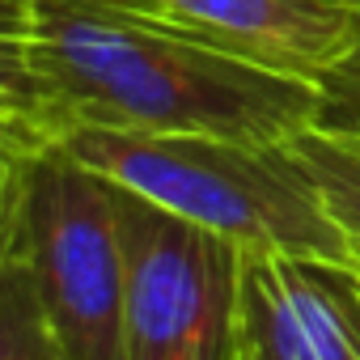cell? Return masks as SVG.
<instances>
[{
	"label": "cell",
	"instance_id": "obj_7",
	"mask_svg": "<svg viewBox=\"0 0 360 360\" xmlns=\"http://www.w3.org/2000/svg\"><path fill=\"white\" fill-rule=\"evenodd\" d=\"M288 157L318 187L326 212L360 255V123L322 115L284 140Z\"/></svg>",
	"mask_w": 360,
	"mask_h": 360
},
{
	"label": "cell",
	"instance_id": "obj_5",
	"mask_svg": "<svg viewBox=\"0 0 360 360\" xmlns=\"http://www.w3.org/2000/svg\"><path fill=\"white\" fill-rule=\"evenodd\" d=\"M106 5L322 89L360 56V0H106Z\"/></svg>",
	"mask_w": 360,
	"mask_h": 360
},
{
	"label": "cell",
	"instance_id": "obj_11",
	"mask_svg": "<svg viewBox=\"0 0 360 360\" xmlns=\"http://www.w3.org/2000/svg\"><path fill=\"white\" fill-rule=\"evenodd\" d=\"M225 360H250V356H246V343H242V326H238V339H233V347H229Z\"/></svg>",
	"mask_w": 360,
	"mask_h": 360
},
{
	"label": "cell",
	"instance_id": "obj_4",
	"mask_svg": "<svg viewBox=\"0 0 360 360\" xmlns=\"http://www.w3.org/2000/svg\"><path fill=\"white\" fill-rule=\"evenodd\" d=\"M127 288V360H225L242 326V250L115 187Z\"/></svg>",
	"mask_w": 360,
	"mask_h": 360
},
{
	"label": "cell",
	"instance_id": "obj_1",
	"mask_svg": "<svg viewBox=\"0 0 360 360\" xmlns=\"http://www.w3.org/2000/svg\"><path fill=\"white\" fill-rule=\"evenodd\" d=\"M322 110V85L106 0H0V157L56 148L77 127L284 144Z\"/></svg>",
	"mask_w": 360,
	"mask_h": 360
},
{
	"label": "cell",
	"instance_id": "obj_13",
	"mask_svg": "<svg viewBox=\"0 0 360 360\" xmlns=\"http://www.w3.org/2000/svg\"><path fill=\"white\" fill-rule=\"evenodd\" d=\"M326 115V110H322ZM335 119H347V123H360V115H335Z\"/></svg>",
	"mask_w": 360,
	"mask_h": 360
},
{
	"label": "cell",
	"instance_id": "obj_12",
	"mask_svg": "<svg viewBox=\"0 0 360 360\" xmlns=\"http://www.w3.org/2000/svg\"><path fill=\"white\" fill-rule=\"evenodd\" d=\"M335 280H339V276H335ZM339 288H343V284H339ZM343 292H347V288H343ZM347 301H352V305H356V314H360V301H356L352 292H347Z\"/></svg>",
	"mask_w": 360,
	"mask_h": 360
},
{
	"label": "cell",
	"instance_id": "obj_6",
	"mask_svg": "<svg viewBox=\"0 0 360 360\" xmlns=\"http://www.w3.org/2000/svg\"><path fill=\"white\" fill-rule=\"evenodd\" d=\"M242 343L250 360H360V314L330 267L242 255Z\"/></svg>",
	"mask_w": 360,
	"mask_h": 360
},
{
	"label": "cell",
	"instance_id": "obj_9",
	"mask_svg": "<svg viewBox=\"0 0 360 360\" xmlns=\"http://www.w3.org/2000/svg\"><path fill=\"white\" fill-rule=\"evenodd\" d=\"M326 115H360V56L326 81Z\"/></svg>",
	"mask_w": 360,
	"mask_h": 360
},
{
	"label": "cell",
	"instance_id": "obj_3",
	"mask_svg": "<svg viewBox=\"0 0 360 360\" xmlns=\"http://www.w3.org/2000/svg\"><path fill=\"white\" fill-rule=\"evenodd\" d=\"M0 259H13L68 360H127L115 183L64 148L0 157Z\"/></svg>",
	"mask_w": 360,
	"mask_h": 360
},
{
	"label": "cell",
	"instance_id": "obj_10",
	"mask_svg": "<svg viewBox=\"0 0 360 360\" xmlns=\"http://www.w3.org/2000/svg\"><path fill=\"white\" fill-rule=\"evenodd\" d=\"M335 276H339V284H343V288L360 301V267H356V271H335Z\"/></svg>",
	"mask_w": 360,
	"mask_h": 360
},
{
	"label": "cell",
	"instance_id": "obj_8",
	"mask_svg": "<svg viewBox=\"0 0 360 360\" xmlns=\"http://www.w3.org/2000/svg\"><path fill=\"white\" fill-rule=\"evenodd\" d=\"M0 360H68L22 263L0 259Z\"/></svg>",
	"mask_w": 360,
	"mask_h": 360
},
{
	"label": "cell",
	"instance_id": "obj_2",
	"mask_svg": "<svg viewBox=\"0 0 360 360\" xmlns=\"http://www.w3.org/2000/svg\"><path fill=\"white\" fill-rule=\"evenodd\" d=\"M56 148L72 153L115 187L221 233L242 255H280L330 271L360 267L356 246L284 144L200 131L77 127Z\"/></svg>",
	"mask_w": 360,
	"mask_h": 360
}]
</instances>
